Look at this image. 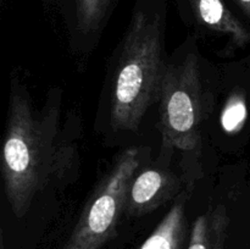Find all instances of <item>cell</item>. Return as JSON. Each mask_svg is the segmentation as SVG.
<instances>
[{"mask_svg":"<svg viewBox=\"0 0 250 249\" xmlns=\"http://www.w3.org/2000/svg\"><path fill=\"white\" fill-rule=\"evenodd\" d=\"M143 158V150L137 146L120 154L94 188L75 228L60 249H100L115 236L120 216L126 208L129 186Z\"/></svg>","mask_w":250,"mask_h":249,"instance_id":"4","label":"cell"},{"mask_svg":"<svg viewBox=\"0 0 250 249\" xmlns=\"http://www.w3.org/2000/svg\"><path fill=\"white\" fill-rule=\"evenodd\" d=\"M180 187L177 175L164 165L139 171L129 186L125 210L137 216L148 214L175 198Z\"/></svg>","mask_w":250,"mask_h":249,"instance_id":"5","label":"cell"},{"mask_svg":"<svg viewBox=\"0 0 250 249\" xmlns=\"http://www.w3.org/2000/svg\"><path fill=\"white\" fill-rule=\"evenodd\" d=\"M60 95H50L41 111L20 85H12L1 154L4 189L12 212L22 217L34 197L70 168L73 148L63 139Z\"/></svg>","mask_w":250,"mask_h":249,"instance_id":"1","label":"cell"},{"mask_svg":"<svg viewBox=\"0 0 250 249\" xmlns=\"http://www.w3.org/2000/svg\"><path fill=\"white\" fill-rule=\"evenodd\" d=\"M161 149L166 165L175 151L194 159L202 146V126L209 115V97L203 83L197 43L183 42L168 56L158 94Z\"/></svg>","mask_w":250,"mask_h":249,"instance_id":"3","label":"cell"},{"mask_svg":"<svg viewBox=\"0 0 250 249\" xmlns=\"http://www.w3.org/2000/svg\"><path fill=\"white\" fill-rule=\"evenodd\" d=\"M248 119V104L242 94H232L227 98L220 115L222 129L227 134L241 131Z\"/></svg>","mask_w":250,"mask_h":249,"instance_id":"8","label":"cell"},{"mask_svg":"<svg viewBox=\"0 0 250 249\" xmlns=\"http://www.w3.org/2000/svg\"><path fill=\"white\" fill-rule=\"evenodd\" d=\"M186 202V193L178 195L175 204L139 249H183L186 239L190 233Z\"/></svg>","mask_w":250,"mask_h":249,"instance_id":"6","label":"cell"},{"mask_svg":"<svg viewBox=\"0 0 250 249\" xmlns=\"http://www.w3.org/2000/svg\"><path fill=\"white\" fill-rule=\"evenodd\" d=\"M167 59L161 20L138 12L120 43L110 78L107 124L115 133L138 131L158 102Z\"/></svg>","mask_w":250,"mask_h":249,"instance_id":"2","label":"cell"},{"mask_svg":"<svg viewBox=\"0 0 250 249\" xmlns=\"http://www.w3.org/2000/svg\"><path fill=\"white\" fill-rule=\"evenodd\" d=\"M229 222L224 207L210 209L198 216L190 228L187 249H224Z\"/></svg>","mask_w":250,"mask_h":249,"instance_id":"7","label":"cell"}]
</instances>
